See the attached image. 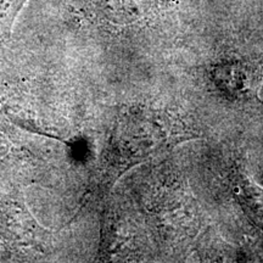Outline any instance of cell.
Masks as SVG:
<instances>
[{
  "label": "cell",
  "instance_id": "1",
  "mask_svg": "<svg viewBox=\"0 0 263 263\" xmlns=\"http://www.w3.org/2000/svg\"><path fill=\"white\" fill-rule=\"evenodd\" d=\"M213 80L227 93H238L244 90L245 74L238 65H223L213 71Z\"/></svg>",
  "mask_w": 263,
  "mask_h": 263
}]
</instances>
